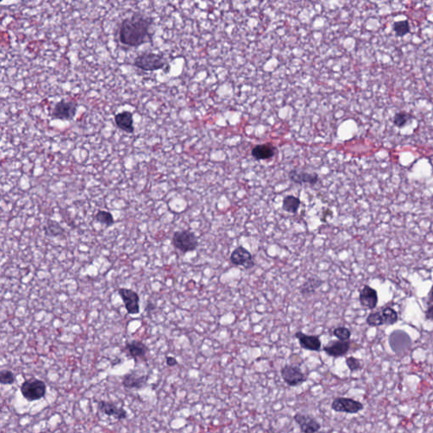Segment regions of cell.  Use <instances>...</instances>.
<instances>
[{
	"label": "cell",
	"mask_w": 433,
	"mask_h": 433,
	"mask_svg": "<svg viewBox=\"0 0 433 433\" xmlns=\"http://www.w3.org/2000/svg\"><path fill=\"white\" fill-rule=\"evenodd\" d=\"M153 24L150 17L137 13L124 20L119 29L120 44L127 47H138L144 44Z\"/></svg>",
	"instance_id": "6da1fadb"
},
{
	"label": "cell",
	"mask_w": 433,
	"mask_h": 433,
	"mask_svg": "<svg viewBox=\"0 0 433 433\" xmlns=\"http://www.w3.org/2000/svg\"><path fill=\"white\" fill-rule=\"evenodd\" d=\"M166 65V60L164 56L155 53H142L134 60V66L144 71L162 70Z\"/></svg>",
	"instance_id": "7a4b0ae2"
},
{
	"label": "cell",
	"mask_w": 433,
	"mask_h": 433,
	"mask_svg": "<svg viewBox=\"0 0 433 433\" xmlns=\"http://www.w3.org/2000/svg\"><path fill=\"white\" fill-rule=\"evenodd\" d=\"M172 245L180 252L187 253L196 251L199 243L193 232L190 230H180L173 234Z\"/></svg>",
	"instance_id": "3957f363"
},
{
	"label": "cell",
	"mask_w": 433,
	"mask_h": 433,
	"mask_svg": "<svg viewBox=\"0 0 433 433\" xmlns=\"http://www.w3.org/2000/svg\"><path fill=\"white\" fill-rule=\"evenodd\" d=\"M21 392L23 397L29 402L39 400L46 394L47 385L42 380L31 378L22 383Z\"/></svg>",
	"instance_id": "277c9868"
},
{
	"label": "cell",
	"mask_w": 433,
	"mask_h": 433,
	"mask_svg": "<svg viewBox=\"0 0 433 433\" xmlns=\"http://www.w3.org/2000/svg\"><path fill=\"white\" fill-rule=\"evenodd\" d=\"M281 376L284 382L290 387H296L306 381V376L299 366L285 365L281 368Z\"/></svg>",
	"instance_id": "5b68a950"
},
{
	"label": "cell",
	"mask_w": 433,
	"mask_h": 433,
	"mask_svg": "<svg viewBox=\"0 0 433 433\" xmlns=\"http://www.w3.org/2000/svg\"><path fill=\"white\" fill-rule=\"evenodd\" d=\"M77 112V104L74 101L61 100L55 104L52 111V117L55 120H73Z\"/></svg>",
	"instance_id": "8992f818"
},
{
	"label": "cell",
	"mask_w": 433,
	"mask_h": 433,
	"mask_svg": "<svg viewBox=\"0 0 433 433\" xmlns=\"http://www.w3.org/2000/svg\"><path fill=\"white\" fill-rule=\"evenodd\" d=\"M331 408L332 410L339 413L357 414L364 409V405L359 401L354 400L353 398L338 397L332 400Z\"/></svg>",
	"instance_id": "52a82bcc"
},
{
	"label": "cell",
	"mask_w": 433,
	"mask_h": 433,
	"mask_svg": "<svg viewBox=\"0 0 433 433\" xmlns=\"http://www.w3.org/2000/svg\"><path fill=\"white\" fill-rule=\"evenodd\" d=\"M389 345L396 354H402L410 348L412 340L408 333L403 330H395L389 335Z\"/></svg>",
	"instance_id": "ba28073f"
},
{
	"label": "cell",
	"mask_w": 433,
	"mask_h": 433,
	"mask_svg": "<svg viewBox=\"0 0 433 433\" xmlns=\"http://www.w3.org/2000/svg\"><path fill=\"white\" fill-rule=\"evenodd\" d=\"M119 294L122 299L125 308L129 315H137L140 313V297L133 289L120 288Z\"/></svg>",
	"instance_id": "9c48e42d"
},
{
	"label": "cell",
	"mask_w": 433,
	"mask_h": 433,
	"mask_svg": "<svg viewBox=\"0 0 433 433\" xmlns=\"http://www.w3.org/2000/svg\"><path fill=\"white\" fill-rule=\"evenodd\" d=\"M124 351L126 352L129 357H131L138 362V361H147V354L149 352V349L142 341L132 340L126 343L124 348Z\"/></svg>",
	"instance_id": "30bf717a"
},
{
	"label": "cell",
	"mask_w": 433,
	"mask_h": 433,
	"mask_svg": "<svg viewBox=\"0 0 433 433\" xmlns=\"http://www.w3.org/2000/svg\"><path fill=\"white\" fill-rule=\"evenodd\" d=\"M230 262L234 266H243L246 269H250L255 266L251 252L245 247H243L242 245L238 246L237 248L233 251L230 255Z\"/></svg>",
	"instance_id": "8fae6325"
},
{
	"label": "cell",
	"mask_w": 433,
	"mask_h": 433,
	"mask_svg": "<svg viewBox=\"0 0 433 433\" xmlns=\"http://www.w3.org/2000/svg\"><path fill=\"white\" fill-rule=\"evenodd\" d=\"M293 418L294 421L299 425L303 433H317L321 430V424L314 417L309 414L296 413Z\"/></svg>",
	"instance_id": "7c38bea8"
},
{
	"label": "cell",
	"mask_w": 433,
	"mask_h": 433,
	"mask_svg": "<svg viewBox=\"0 0 433 433\" xmlns=\"http://www.w3.org/2000/svg\"><path fill=\"white\" fill-rule=\"evenodd\" d=\"M359 300L363 307L371 311L377 306L378 294L376 289L365 284L360 290Z\"/></svg>",
	"instance_id": "4fadbf2b"
},
{
	"label": "cell",
	"mask_w": 433,
	"mask_h": 433,
	"mask_svg": "<svg viewBox=\"0 0 433 433\" xmlns=\"http://www.w3.org/2000/svg\"><path fill=\"white\" fill-rule=\"evenodd\" d=\"M289 180L295 183L297 185L308 184L310 185H315L319 181V176L316 173H309V172L292 169L289 172Z\"/></svg>",
	"instance_id": "5bb4252c"
},
{
	"label": "cell",
	"mask_w": 433,
	"mask_h": 433,
	"mask_svg": "<svg viewBox=\"0 0 433 433\" xmlns=\"http://www.w3.org/2000/svg\"><path fill=\"white\" fill-rule=\"evenodd\" d=\"M99 411L108 416L115 417L116 419H125L127 418V411L123 407H118L115 403L109 401L102 400L98 403Z\"/></svg>",
	"instance_id": "9a60e30c"
},
{
	"label": "cell",
	"mask_w": 433,
	"mask_h": 433,
	"mask_svg": "<svg viewBox=\"0 0 433 433\" xmlns=\"http://www.w3.org/2000/svg\"><path fill=\"white\" fill-rule=\"evenodd\" d=\"M349 349H350L349 341H331L329 343H327V345L323 347V350L326 352V354L334 358L344 356L349 352Z\"/></svg>",
	"instance_id": "2e32d148"
},
{
	"label": "cell",
	"mask_w": 433,
	"mask_h": 433,
	"mask_svg": "<svg viewBox=\"0 0 433 433\" xmlns=\"http://www.w3.org/2000/svg\"><path fill=\"white\" fill-rule=\"evenodd\" d=\"M295 338L299 340L300 346L302 349L310 351H320L321 342L318 336L307 335L302 332H297Z\"/></svg>",
	"instance_id": "e0dca14e"
},
{
	"label": "cell",
	"mask_w": 433,
	"mask_h": 433,
	"mask_svg": "<svg viewBox=\"0 0 433 433\" xmlns=\"http://www.w3.org/2000/svg\"><path fill=\"white\" fill-rule=\"evenodd\" d=\"M115 123L118 128L126 133H133V115L130 111H122L115 115Z\"/></svg>",
	"instance_id": "ac0fdd59"
},
{
	"label": "cell",
	"mask_w": 433,
	"mask_h": 433,
	"mask_svg": "<svg viewBox=\"0 0 433 433\" xmlns=\"http://www.w3.org/2000/svg\"><path fill=\"white\" fill-rule=\"evenodd\" d=\"M148 376H139L137 374H127L123 377V386L127 389H141L147 385Z\"/></svg>",
	"instance_id": "d6986e66"
},
{
	"label": "cell",
	"mask_w": 433,
	"mask_h": 433,
	"mask_svg": "<svg viewBox=\"0 0 433 433\" xmlns=\"http://www.w3.org/2000/svg\"><path fill=\"white\" fill-rule=\"evenodd\" d=\"M251 156L256 160H267L273 158L275 153V147L270 143L257 145L251 149Z\"/></svg>",
	"instance_id": "ffe728a7"
},
{
	"label": "cell",
	"mask_w": 433,
	"mask_h": 433,
	"mask_svg": "<svg viewBox=\"0 0 433 433\" xmlns=\"http://www.w3.org/2000/svg\"><path fill=\"white\" fill-rule=\"evenodd\" d=\"M323 283H324L323 281L320 279V278H316V277L309 278L299 288L300 294H303V295L314 294L316 292V289H319Z\"/></svg>",
	"instance_id": "44dd1931"
},
{
	"label": "cell",
	"mask_w": 433,
	"mask_h": 433,
	"mask_svg": "<svg viewBox=\"0 0 433 433\" xmlns=\"http://www.w3.org/2000/svg\"><path fill=\"white\" fill-rule=\"evenodd\" d=\"M300 203L301 202L298 197L289 195L283 198V209L287 213H296L300 208Z\"/></svg>",
	"instance_id": "7402d4cb"
},
{
	"label": "cell",
	"mask_w": 433,
	"mask_h": 433,
	"mask_svg": "<svg viewBox=\"0 0 433 433\" xmlns=\"http://www.w3.org/2000/svg\"><path fill=\"white\" fill-rule=\"evenodd\" d=\"M380 311H381V317H382L384 325L395 324L398 321V312L395 311L393 308L390 307V306H385V307L381 308Z\"/></svg>",
	"instance_id": "603a6c76"
},
{
	"label": "cell",
	"mask_w": 433,
	"mask_h": 433,
	"mask_svg": "<svg viewBox=\"0 0 433 433\" xmlns=\"http://www.w3.org/2000/svg\"><path fill=\"white\" fill-rule=\"evenodd\" d=\"M413 119H414V116L411 114L401 111V112L395 114L393 119H392V123L396 127L401 129L407 126L408 123L410 122Z\"/></svg>",
	"instance_id": "cb8c5ba5"
},
{
	"label": "cell",
	"mask_w": 433,
	"mask_h": 433,
	"mask_svg": "<svg viewBox=\"0 0 433 433\" xmlns=\"http://www.w3.org/2000/svg\"><path fill=\"white\" fill-rule=\"evenodd\" d=\"M392 30L394 31L397 37L403 38L404 36L410 33V25L408 20H403L399 22H395L392 25Z\"/></svg>",
	"instance_id": "d4e9b609"
},
{
	"label": "cell",
	"mask_w": 433,
	"mask_h": 433,
	"mask_svg": "<svg viewBox=\"0 0 433 433\" xmlns=\"http://www.w3.org/2000/svg\"><path fill=\"white\" fill-rule=\"evenodd\" d=\"M94 218H95V220L97 222L100 223V224H104L107 227L112 226V225L115 224L114 216H113L112 213H110V212H108V211L99 210L98 213H96Z\"/></svg>",
	"instance_id": "484cf974"
},
{
	"label": "cell",
	"mask_w": 433,
	"mask_h": 433,
	"mask_svg": "<svg viewBox=\"0 0 433 433\" xmlns=\"http://www.w3.org/2000/svg\"><path fill=\"white\" fill-rule=\"evenodd\" d=\"M44 230H45L47 235L52 236V237H57L65 232L63 228L60 226V224L56 222H53V221L48 222L46 226L44 227Z\"/></svg>",
	"instance_id": "4316f807"
},
{
	"label": "cell",
	"mask_w": 433,
	"mask_h": 433,
	"mask_svg": "<svg viewBox=\"0 0 433 433\" xmlns=\"http://www.w3.org/2000/svg\"><path fill=\"white\" fill-rule=\"evenodd\" d=\"M333 336H335L338 340L349 341L351 337V331L346 327H338L333 329Z\"/></svg>",
	"instance_id": "83f0119b"
},
{
	"label": "cell",
	"mask_w": 433,
	"mask_h": 433,
	"mask_svg": "<svg viewBox=\"0 0 433 433\" xmlns=\"http://www.w3.org/2000/svg\"><path fill=\"white\" fill-rule=\"evenodd\" d=\"M16 381L14 373L10 370H2L0 371V382L3 385H12Z\"/></svg>",
	"instance_id": "f1b7e54d"
},
{
	"label": "cell",
	"mask_w": 433,
	"mask_h": 433,
	"mask_svg": "<svg viewBox=\"0 0 433 433\" xmlns=\"http://www.w3.org/2000/svg\"><path fill=\"white\" fill-rule=\"evenodd\" d=\"M346 365L348 366L350 371H356L361 369L362 365L360 363V360L357 359L355 357L349 356L347 357L345 360Z\"/></svg>",
	"instance_id": "f546056e"
},
{
	"label": "cell",
	"mask_w": 433,
	"mask_h": 433,
	"mask_svg": "<svg viewBox=\"0 0 433 433\" xmlns=\"http://www.w3.org/2000/svg\"><path fill=\"white\" fill-rule=\"evenodd\" d=\"M425 319L433 321V304L431 305H429L426 311L425 312Z\"/></svg>",
	"instance_id": "4dcf8cb0"
},
{
	"label": "cell",
	"mask_w": 433,
	"mask_h": 433,
	"mask_svg": "<svg viewBox=\"0 0 433 433\" xmlns=\"http://www.w3.org/2000/svg\"><path fill=\"white\" fill-rule=\"evenodd\" d=\"M166 364L169 366H175V365H178V361L175 357L168 356L166 358Z\"/></svg>",
	"instance_id": "1f68e13d"
},
{
	"label": "cell",
	"mask_w": 433,
	"mask_h": 433,
	"mask_svg": "<svg viewBox=\"0 0 433 433\" xmlns=\"http://www.w3.org/2000/svg\"><path fill=\"white\" fill-rule=\"evenodd\" d=\"M155 309L156 305H154V304L151 302L147 303V307H146V311H149V312H150L151 311H153V310H155Z\"/></svg>",
	"instance_id": "d6a6232c"
},
{
	"label": "cell",
	"mask_w": 433,
	"mask_h": 433,
	"mask_svg": "<svg viewBox=\"0 0 433 433\" xmlns=\"http://www.w3.org/2000/svg\"><path fill=\"white\" fill-rule=\"evenodd\" d=\"M429 303H433V286L430 289V293H429V296H428V304Z\"/></svg>",
	"instance_id": "836d02e7"
},
{
	"label": "cell",
	"mask_w": 433,
	"mask_h": 433,
	"mask_svg": "<svg viewBox=\"0 0 433 433\" xmlns=\"http://www.w3.org/2000/svg\"><path fill=\"white\" fill-rule=\"evenodd\" d=\"M264 433H279V432H278V431H276V430H274V429H273V428H268V429H267V430H265Z\"/></svg>",
	"instance_id": "e575fe53"
},
{
	"label": "cell",
	"mask_w": 433,
	"mask_h": 433,
	"mask_svg": "<svg viewBox=\"0 0 433 433\" xmlns=\"http://www.w3.org/2000/svg\"><path fill=\"white\" fill-rule=\"evenodd\" d=\"M432 173H433V167H432Z\"/></svg>",
	"instance_id": "d590c367"
}]
</instances>
